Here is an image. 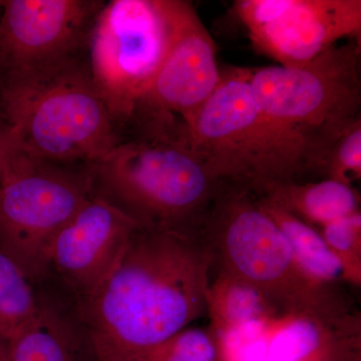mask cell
<instances>
[{
    "instance_id": "6da1fadb",
    "label": "cell",
    "mask_w": 361,
    "mask_h": 361,
    "mask_svg": "<svg viewBox=\"0 0 361 361\" xmlns=\"http://www.w3.org/2000/svg\"><path fill=\"white\" fill-rule=\"evenodd\" d=\"M211 266L198 232L137 228L96 293L75 304L97 361H134L207 314Z\"/></svg>"
},
{
    "instance_id": "7a4b0ae2",
    "label": "cell",
    "mask_w": 361,
    "mask_h": 361,
    "mask_svg": "<svg viewBox=\"0 0 361 361\" xmlns=\"http://www.w3.org/2000/svg\"><path fill=\"white\" fill-rule=\"evenodd\" d=\"M132 133L89 165L94 193L142 229L198 231L226 180L193 148L183 123Z\"/></svg>"
},
{
    "instance_id": "3957f363",
    "label": "cell",
    "mask_w": 361,
    "mask_h": 361,
    "mask_svg": "<svg viewBox=\"0 0 361 361\" xmlns=\"http://www.w3.org/2000/svg\"><path fill=\"white\" fill-rule=\"evenodd\" d=\"M1 102L16 147L33 158L92 165L122 141L80 56L4 78Z\"/></svg>"
},
{
    "instance_id": "277c9868",
    "label": "cell",
    "mask_w": 361,
    "mask_h": 361,
    "mask_svg": "<svg viewBox=\"0 0 361 361\" xmlns=\"http://www.w3.org/2000/svg\"><path fill=\"white\" fill-rule=\"evenodd\" d=\"M198 232L210 250L211 269L251 284L280 310L331 322L348 316L334 286L313 281L300 269L284 235L248 188L225 182Z\"/></svg>"
},
{
    "instance_id": "5b68a950",
    "label": "cell",
    "mask_w": 361,
    "mask_h": 361,
    "mask_svg": "<svg viewBox=\"0 0 361 361\" xmlns=\"http://www.w3.org/2000/svg\"><path fill=\"white\" fill-rule=\"evenodd\" d=\"M184 127L193 148L226 182L258 195L279 183L310 179L305 146L261 110L247 68L221 70L212 97Z\"/></svg>"
},
{
    "instance_id": "8992f818",
    "label": "cell",
    "mask_w": 361,
    "mask_h": 361,
    "mask_svg": "<svg viewBox=\"0 0 361 361\" xmlns=\"http://www.w3.org/2000/svg\"><path fill=\"white\" fill-rule=\"evenodd\" d=\"M247 73L261 110L303 142L310 177L317 179L331 142L361 116L360 37L298 68L263 66Z\"/></svg>"
},
{
    "instance_id": "52a82bcc",
    "label": "cell",
    "mask_w": 361,
    "mask_h": 361,
    "mask_svg": "<svg viewBox=\"0 0 361 361\" xmlns=\"http://www.w3.org/2000/svg\"><path fill=\"white\" fill-rule=\"evenodd\" d=\"M94 195L89 165L40 160L16 147L0 174V249L33 284L47 276L59 230Z\"/></svg>"
},
{
    "instance_id": "ba28073f",
    "label": "cell",
    "mask_w": 361,
    "mask_h": 361,
    "mask_svg": "<svg viewBox=\"0 0 361 361\" xmlns=\"http://www.w3.org/2000/svg\"><path fill=\"white\" fill-rule=\"evenodd\" d=\"M180 0H111L87 39L92 80L118 125L129 123L174 37Z\"/></svg>"
},
{
    "instance_id": "9c48e42d",
    "label": "cell",
    "mask_w": 361,
    "mask_h": 361,
    "mask_svg": "<svg viewBox=\"0 0 361 361\" xmlns=\"http://www.w3.org/2000/svg\"><path fill=\"white\" fill-rule=\"evenodd\" d=\"M234 7L254 47L285 68L360 37V0H239Z\"/></svg>"
},
{
    "instance_id": "30bf717a",
    "label": "cell",
    "mask_w": 361,
    "mask_h": 361,
    "mask_svg": "<svg viewBox=\"0 0 361 361\" xmlns=\"http://www.w3.org/2000/svg\"><path fill=\"white\" fill-rule=\"evenodd\" d=\"M221 80L217 47L191 2L180 0L174 37L160 70L135 106L129 125H190Z\"/></svg>"
},
{
    "instance_id": "8fae6325",
    "label": "cell",
    "mask_w": 361,
    "mask_h": 361,
    "mask_svg": "<svg viewBox=\"0 0 361 361\" xmlns=\"http://www.w3.org/2000/svg\"><path fill=\"white\" fill-rule=\"evenodd\" d=\"M103 1L6 0L0 16V71L23 75L80 56Z\"/></svg>"
},
{
    "instance_id": "7c38bea8",
    "label": "cell",
    "mask_w": 361,
    "mask_h": 361,
    "mask_svg": "<svg viewBox=\"0 0 361 361\" xmlns=\"http://www.w3.org/2000/svg\"><path fill=\"white\" fill-rule=\"evenodd\" d=\"M137 228L122 211L94 193L54 237L47 278L77 305L84 303L111 274Z\"/></svg>"
},
{
    "instance_id": "4fadbf2b",
    "label": "cell",
    "mask_w": 361,
    "mask_h": 361,
    "mask_svg": "<svg viewBox=\"0 0 361 361\" xmlns=\"http://www.w3.org/2000/svg\"><path fill=\"white\" fill-rule=\"evenodd\" d=\"M35 288L39 310L33 322L9 341L13 361H97L73 298L49 278Z\"/></svg>"
},
{
    "instance_id": "5bb4252c",
    "label": "cell",
    "mask_w": 361,
    "mask_h": 361,
    "mask_svg": "<svg viewBox=\"0 0 361 361\" xmlns=\"http://www.w3.org/2000/svg\"><path fill=\"white\" fill-rule=\"evenodd\" d=\"M258 195L316 229L360 212V195L356 188L336 180H289Z\"/></svg>"
},
{
    "instance_id": "9a60e30c",
    "label": "cell",
    "mask_w": 361,
    "mask_h": 361,
    "mask_svg": "<svg viewBox=\"0 0 361 361\" xmlns=\"http://www.w3.org/2000/svg\"><path fill=\"white\" fill-rule=\"evenodd\" d=\"M263 292L243 280L221 271L209 281L207 314L215 336L253 322L269 319L282 312Z\"/></svg>"
},
{
    "instance_id": "2e32d148",
    "label": "cell",
    "mask_w": 361,
    "mask_h": 361,
    "mask_svg": "<svg viewBox=\"0 0 361 361\" xmlns=\"http://www.w3.org/2000/svg\"><path fill=\"white\" fill-rule=\"evenodd\" d=\"M266 213L276 223L300 269L313 281L329 286L348 282L346 271L316 228L287 212L274 202L259 196Z\"/></svg>"
},
{
    "instance_id": "e0dca14e",
    "label": "cell",
    "mask_w": 361,
    "mask_h": 361,
    "mask_svg": "<svg viewBox=\"0 0 361 361\" xmlns=\"http://www.w3.org/2000/svg\"><path fill=\"white\" fill-rule=\"evenodd\" d=\"M39 310L35 285L0 249V337L11 341L30 324Z\"/></svg>"
},
{
    "instance_id": "ac0fdd59",
    "label": "cell",
    "mask_w": 361,
    "mask_h": 361,
    "mask_svg": "<svg viewBox=\"0 0 361 361\" xmlns=\"http://www.w3.org/2000/svg\"><path fill=\"white\" fill-rule=\"evenodd\" d=\"M319 179L353 185L361 179V116L349 123L331 142L319 170Z\"/></svg>"
},
{
    "instance_id": "d6986e66",
    "label": "cell",
    "mask_w": 361,
    "mask_h": 361,
    "mask_svg": "<svg viewBox=\"0 0 361 361\" xmlns=\"http://www.w3.org/2000/svg\"><path fill=\"white\" fill-rule=\"evenodd\" d=\"M134 361H219V355L213 331L188 327Z\"/></svg>"
},
{
    "instance_id": "ffe728a7",
    "label": "cell",
    "mask_w": 361,
    "mask_h": 361,
    "mask_svg": "<svg viewBox=\"0 0 361 361\" xmlns=\"http://www.w3.org/2000/svg\"><path fill=\"white\" fill-rule=\"evenodd\" d=\"M317 230L343 265L348 283L360 286L361 213L334 221Z\"/></svg>"
},
{
    "instance_id": "44dd1931",
    "label": "cell",
    "mask_w": 361,
    "mask_h": 361,
    "mask_svg": "<svg viewBox=\"0 0 361 361\" xmlns=\"http://www.w3.org/2000/svg\"><path fill=\"white\" fill-rule=\"evenodd\" d=\"M16 148L13 135L7 128H4V135L0 137V174L6 166L7 160Z\"/></svg>"
},
{
    "instance_id": "7402d4cb",
    "label": "cell",
    "mask_w": 361,
    "mask_h": 361,
    "mask_svg": "<svg viewBox=\"0 0 361 361\" xmlns=\"http://www.w3.org/2000/svg\"><path fill=\"white\" fill-rule=\"evenodd\" d=\"M0 361H13L9 342L0 337Z\"/></svg>"
},
{
    "instance_id": "603a6c76",
    "label": "cell",
    "mask_w": 361,
    "mask_h": 361,
    "mask_svg": "<svg viewBox=\"0 0 361 361\" xmlns=\"http://www.w3.org/2000/svg\"><path fill=\"white\" fill-rule=\"evenodd\" d=\"M4 129L0 130V137H1L2 135H4Z\"/></svg>"
},
{
    "instance_id": "cb8c5ba5",
    "label": "cell",
    "mask_w": 361,
    "mask_h": 361,
    "mask_svg": "<svg viewBox=\"0 0 361 361\" xmlns=\"http://www.w3.org/2000/svg\"><path fill=\"white\" fill-rule=\"evenodd\" d=\"M2 4H4V1H0V9H1Z\"/></svg>"
}]
</instances>
